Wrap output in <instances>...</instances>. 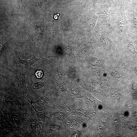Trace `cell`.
Segmentation results:
<instances>
[{"mask_svg":"<svg viewBox=\"0 0 137 137\" xmlns=\"http://www.w3.org/2000/svg\"><path fill=\"white\" fill-rule=\"evenodd\" d=\"M36 126V123L34 121H33L31 123V128L33 130H34Z\"/></svg>","mask_w":137,"mask_h":137,"instance_id":"30bf717a","label":"cell"},{"mask_svg":"<svg viewBox=\"0 0 137 137\" xmlns=\"http://www.w3.org/2000/svg\"><path fill=\"white\" fill-rule=\"evenodd\" d=\"M127 7V14L129 20L132 34H137V15L134 10V7L131 5H128Z\"/></svg>","mask_w":137,"mask_h":137,"instance_id":"277c9868","label":"cell"},{"mask_svg":"<svg viewBox=\"0 0 137 137\" xmlns=\"http://www.w3.org/2000/svg\"><path fill=\"white\" fill-rule=\"evenodd\" d=\"M97 27L103 35L113 34V26L110 15L105 14L101 15L97 24Z\"/></svg>","mask_w":137,"mask_h":137,"instance_id":"7a4b0ae2","label":"cell"},{"mask_svg":"<svg viewBox=\"0 0 137 137\" xmlns=\"http://www.w3.org/2000/svg\"><path fill=\"white\" fill-rule=\"evenodd\" d=\"M44 83L43 82H38L35 83L32 86V88L34 90H37L41 89L44 86Z\"/></svg>","mask_w":137,"mask_h":137,"instance_id":"52a82bcc","label":"cell"},{"mask_svg":"<svg viewBox=\"0 0 137 137\" xmlns=\"http://www.w3.org/2000/svg\"><path fill=\"white\" fill-rule=\"evenodd\" d=\"M135 68L136 70V71L137 72V66Z\"/></svg>","mask_w":137,"mask_h":137,"instance_id":"5bb4252c","label":"cell"},{"mask_svg":"<svg viewBox=\"0 0 137 137\" xmlns=\"http://www.w3.org/2000/svg\"><path fill=\"white\" fill-rule=\"evenodd\" d=\"M110 95L112 98L117 99H120L121 97L120 93L116 91H113L111 92L110 94Z\"/></svg>","mask_w":137,"mask_h":137,"instance_id":"ba28073f","label":"cell"},{"mask_svg":"<svg viewBox=\"0 0 137 137\" xmlns=\"http://www.w3.org/2000/svg\"><path fill=\"white\" fill-rule=\"evenodd\" d=\"M60 16V14L59 13H57L54 14V19L55 20H57L58 17Z\"/></svg>","mask_w":137,"mask_h":137,"instance_id":"8fae6325","label":"cell"},{"mask_svg":"<svg viewBox=\"0 0 137 137\" xmlns=\"http://www.w3.org/2000/svg\"><path fill=\"white\" fill-rule=\"evenodd\" d=\"M102 1L98 7L99 13L109 16V10L110 8L112 6L113 2Z\"/></svg>","mask_w":137,"mask_h":137,"instance_id":"8992f818","label":"cell"},{"mask_svg":"<svg viewBox=\"0 0 137 137\" xmlns=\"http://www.w3.org/2000/svg\"><path fill=\"white\" fill-rule=\"evenodd\" d=\"M43 59H40L37 58L35 56L34 53H33L31 59L27 60H24L21 59L19 57V54L16 52L13 55V62L9 66L13 67L17 64H22L24 65L26 69H27L37 61Z\"/></svg>","mask_w":137,"mask_h":137,"instance_id":"3957f363","label":"cell"},{"mask_svg":"<svg viewBox=\"0 0 137 137\" xmlns=\"http://www.w3.org/2000/svg\"><path fill=\"white\" fill-rule=\"evenodd\" d=\"M133 88L134 89H137V85L135 83H134L133 85Z\"/></svg>","mask_w":137,"mask_h":137,"instance_id":"7c38bea8","label":"cell"},{"mask_svg":"<svg viewBox=\"0 0 137 137\" xmlns=\"http://www.w3.org/2000/svg\"><path fill=\"white\" fill-rule=\"evenodd\" d=\"M43 75V71L42 70H39L36 71L35 73V75L38 79L42 78Z\"/></svg>","mask_w":137,"mask_h":137,"instance_id":"9c48e42d","label":"cell"},{"mask_svg":"<svg viewBox=\"0 0 137 137\" xmlns=\"http://www.w3.org/2000/svg\"><path fill=\"white\" fill-rule=\"evenodd\" d=\"M134 38L137 40V34L134 35Z\"/></svg>","mask_w":137,"mask_h":137,"instance_id":"4fadbf2b","label":"cell"},{"mask_svg":"<svg viewBox=\"0 0 137 137\" xmlns=\"http://www.w3.org/2000/svg\"><path fill=\"white\" fill-rule=\"evenodd\" d=\"M110 16L113 26V34L122 37L133 34L129 20L126 14L123 2H121Z\"/></svg>","mask_w":137,"mask_h":137,"instance_id":"6da1fadb","label":"cell"},{"mask_svg":"<svg viewBox=\"0 0 137 137\" xmlns=\"http://www.w3.org/2000/svg\"><path fill=\"white\" fill-rule=\"evenodd\" d=\"M136 14H137V12H136Z\"/></svg>","mask_w":137,"mask_h":137,"instance_id":"9a60e30c","label":"cell"},{"mask_svg":"<svg viewBox=\"0 0 137 137\" xmlns=\"http://www.w3.org/2000/svg\"><path fill=\"white\" fill-rule=\"evenodd\" d=\"M107 35H102L99 37L101 44L105 49L109 51H115L116 48L115 45Z\"/></svg>","mask_w":137,"mask_h":137,"instance_id":"5b68a950","label":"cell"}]
</instances>
